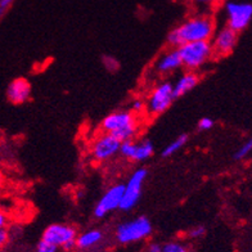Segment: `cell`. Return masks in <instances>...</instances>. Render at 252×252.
<instances>
[{"label":"cell","mask_w":252,"mask_h":252,"mask_svg":"<svg viewBox=\"0 0 252 252\" xmlns=\"http://www.w3.org/2000/svg\"><path fill=\"white\" fill-rule=\"evenodd\" d=\"M210 43L213 48L214 57H226L236 49L238 44V33L228 26H224L214 32Z\"/></svg>","instance_id":"cell-11"},{"label":"cell","mask_w":252,"mask_h":252,"mask_svg":"<svg viewBox=\"0 0 252 252\" xmlns=\"http://www.w3.org/2000/svg\"><path fill=\"white\" fill-rule=\"evenodd\" d=\"M174 100H175V96H174L173 83L162 81L152 89L148 95V99L144 103V110L150 116H159L169 110Z\"/></svg>","instance_id":"cell-6"},{"label":"cell","mask_w":252,"mask_h":252,"mask_svg":"<svg viewBox=\"0 0 252 252\" xmlns=\"http://www.w3.org/2000/svg\"><path fill=\"white\" fill-rule=\"evenodd\" d=\"M104 239V233L100 229H89L76 237V249L80 251H89L100 245Z\"/></svg>","instance_id":"cell-15"},{"label":"cell","mask_w":252,"mask_h":252,"mask_svg":"<svg viewBox=\"0 0 252 252\" xmlns=\"http://www.w3.org/2000/svg\"><path fill=\"white\" fill-rule=\"evenodd\" d=\"M224 14H225L226 26L239 33L245 31L251 24L252 5L247 1L228 0L224 4Z\"/></svg>","instance_id":"cell-7"},{"label":"cell","mask_w":252,"mask_h":252,"mask_svg":"<svg viewBox=\"0 0 252 252\" xmlns=\"http://www.w3.org/2000/svg\"><path fill=\"white\" fill-rule=\"evenodd\" d=\"M206 234V228L203 225H196L187 232V237L189 239H199Z\"/></svg>","instance_id":"cell-20"},{"label":"cell","mask_w":252,"mask_h":252,"mask_svg":"<svg viewBox=\"0 0 252 252\" xmlns=\"http://www.w3.org/2000/svg\"><path fill=\"white\" fill-rule=\"evenodd\" d=\"M76 237L77 230L75 226L63 222H54L44 229L41 239L57 249L71 252L76 249Z\"/></svg>","instance_id":"cell-5"},{"label":"cell","mask_w":252,"mask_h":252,"mask_svg":"<svg viewBox=\"0 0 252 252\" xmlns=\"http://www.w3.org/2000/svg\"><path fill=\"white\" fill-rule=\"evenodd\" d=\"M103 63H104V67L107 70L115 72L116 70H119V61L112 56H104L103 57Z\"/></svg>","instance_id":"cell-21"},{"label":"cell","mask_w":252,"mask_h":252,"mask_svg":"<svg viewBox=\"0 0 252 252\" xmlns=\"http://www.w3.org/2000/svg\"><path fill=\"white\" fill-rule=\"evenodd\" d=\"M120 142L117 138L108 133H100L95 136L90 146V153L96 162H107L120 153Z\"/></svg>","instance_id":"cell-9"},{"label":"cell","mask_w":252,"mask_h":252,"mask_svg":"<svg viewBox=\"0 0 252 252\" xmlns=\"http://www.w3.org/2000/svg\"><path fill=\"white\" fill-rule=\"evenodd\" d=\"M182 68V61H180L179 52L176 48L165 50L161 56L158 57L153 64V70L155 72L165 76L169 73H173L175 71H179Z\"/></svg>","instance_id":"cell-13"},{"label":"cell","mask_w":252,"mask_h":252,"mask_svg":"<svg viewBox=\"0 0 252 252\" xmlns=\"http://www.w3.org/2000/svg\"><path fill=\"white\" fill-rule=\"evenodd\" d=\"M162 252H192L188 246L179 239L169 241L167 243L162 245Z\"/></svg>","instance_id":"cell-18"},{"label":"cell","mask_w":252,"mask_h":252,"mask_svg":"<svg viewBox=\"0 0 252 252\" xmlns=\"http://www.w3.org/2000/svg\"><path fill=\"white\" fill-rule=\"evenodd\" d=\"M144 110V102L140 99H136L133 102V112H140Z\"/></svg>","instance_id":"cell-28"},{"label":"cell","mask_w":252,"mask_h":252,"mask_svg":"<svg viewBox=\"0 0 252 252\" xmlns=\"http://www.w3.org/2000/svg\"><path fill=\"white\" fill-rule=\"evenodd\" d=\"M188 142V135L187 134H182L176 139H174L173 142L167 144V146L163 148L162 151V157H171L173 155H175L178 151H180L183 147L186 146V143Z\"/></svg>","instance_id":"cell-17"},{"label":"cell","mask_w":252,"mask_h":252,"mask_svg":"<svg viewBox=\"0 0 252 252\" xmlns=\"http://www.w3.org/2000/svg\"><path fill=\"white\" fill-rule=\"evenodd\" d=\"M199 83V76L197 72H190V71H187L176 80L175 83L173 84V90H174V96L176 98H180V96L186 95L187 93H189L190 90H193L194 88L198 85Z\"/></svg>","instance_id":"cell-16"},{"label":"cell","mask_w":252,"mask_h":252,"mask_svg":"<svg viewBox=\"0 0 252 252\" xmlns=\"http://www.w3.org/2000/svg\"><path fill=\"white\" fill-rule=\"evenodd\" d=\"M4 183H5V176H4V173L0 170V189L3 188Z\"/></svg>","instance_id":"cell-30"},{"label":"cell","mask_w":252,"mask_h":252,"mask_svg":"<svg viewBox=\"0 0 252 252\" xmlns=\"http://www.w3.org/2000/svg\"><path fill=\"white\" fill-rule=\"evenodd\" d=\"M144 252H162V245L157 242H150L147 245Z\"/></svg>","instance_id":"cell-26"},{"label":"cell","mask_w":252,"mask_h":252,"mask_svg":"<svg viewBox=\"0 0 252 252\" xmlns=\"http://www.w3.org/2000/svg\"><path fill=\"white\" fill-rule=\"evenodd\" d=\"M4 13H5V10L1 9V8H0V20H1V17L4 16Z\"/></svg>","instance_id":"cell-31"},{"label":"cell","mask_w":252,"mask_h":252,"mask_svg":"<svg viewBox=\"0 0 252 252\" xmlns=\"http://www.w3.org/2000/svg\"><path fill=\"white\" fill-rule=\"evenodd\" d=\"M152 233V222L147 216L142 215L120 222L115 229V238L120 245H131L148 239Z\"/></svg>","instance_id":"cell-3"},{"label":"cell","mask_w":252,"mask_h":252,"mask_svg":"<svg viewBox=\"0 0 252 252\" xmlns=\"http://www.w3.org/2000/svg\"><path fill=\"white\" fill-rule=\"evenodd\" d=\"M120 153L129 161L133 162H144L150 159L155 153V146L148 139H143L139 142L135 140H125L121 142Z\"/></svg>","instance_id":"cell-10"},{"label":"cell","mask_w":252,"mask_h":252,"mask_svg":"<svg viewBox=\"0 0 252 252\" xmlns=\"http://www.w3.org/2000/svg\"><path fill=\"white\" fill-rule=\"evenodd\" d=\"M252 152V140L249 139L243 143L242 146L239 147L238 150L234 153V159L236 161H243V159L249 158V156Z\"/></svg>","instance_id":"cell-19"},{"label":"cell","mask_w":252,"mask_h":252,"mask_svg":"<svg viewBox=\"0 0 252 252\" xmlns=\"http://www.w3.org/2000/svg\"><path fill=\"white\" fill-rule=\"evenodd\" d=\"M123 193L124 184H115V186L107 189L95 205V207H94L93 215L95 216L96 219H103L108 214L119 210L121 198H123Z\"/></svg>","instance_id":"cell-12"},{"label":"cell","mask_w":252,"mask_h":252,"mask_svg":"<svg viewBox=\"0 0 252 252\" xmlns=\"http://www.w3.org/2000/svg\"><path fill=\"white\" fill-rule=\"evenodd\" d=\"M57 247H54L53 245L45 242L43 239H40V242L37 243L36 252H57Z\"/></svg>","instance_id":"cell-24"},{"label":"cell","mask_w":252,"mask_h":252,"mask_svg":"<svg viewBox=\"0 0 252 252\" xmlns=\"http://www.w3.org/2000/svg\"><path fill=\"white\" fill-rule=\"evenodd\" d=\"M14 0H0V8L4 10H7V8L9 7L10 4L13 3Z\"/></svg>","instance_id":"cell-29"},{"label":"cell","mask_w":252,"mask_h":252,"mask_svg":"<svg viewBox=\"0 0 252 252\" xmlns=\"http://www.w3.org/2000/svg\"><path fill=\"white\" fill-rule=\"evenodd\" d=\"M100 129L103 133L111 134L120 142L133 140L139 131V121L133 111H115L102 120Z\"/></svg>","instance_id":"cell-2"},{"label":"cell","mask_w":252,"mask_h":252,"mask_svg":"<svg viewBox=\"0 0 252 252\" xmlns=\"http://www.w3.org/2000/svg\"><path fill=\"white\" fill-rule=\"evenodd\" d=\"M189 1L198 8H211L215 7L220 0H189Z\"/></svg>","instance_id":"cell-23"},{"label":"cell","mask_w":252,"mask_h":252,"mask_svg":"<svg viewBox=\"0 0 252 252\" xmlns=\"http://www.w3.org/2000/svg\"><path fill=\"white\" fill-rule=\"evenodd\" d=\"M9 241V233L7 229H0V250H3Z\"/></svg>","instance_id":"cell-25"},{"label":"cell","mask_w":252,"mask_h":252,"mask_svg":"<svg viewBox=\"0 0 252 252\" xmlns=\"http://www.w3.org/2000/svg\"><path fill=\"white\" fill-rule=\"evenodd\" d=\"M214 125H215V123H214V120L210 119V117H202V119L198 121V129L201 130V131H209V130L213 129Z\"/></svg>","instance_id":"cell-22"},{"label":"cell","mask_w":252,"mask_h":252,"mask_svg":"<svg viewBox=\"0 0 252 252\" xmlns=\"http://www.w3.org/2000/svg\"><path fill=\"white\" fill-rule=\"evenodd\" d=\"M8 215L0 209V229H5L8 225Z\"/></svg>","instance_id":"cell-27"},{"label":"cell","mask_w":252,"mask_h":252,"mask_svg":"<svg viewBox=\"0 0 252 252\" xmlns=\"http://www.w3.org/2000/svg\"><path fill=\"white\" fill-rule=\"evenodd\" d=\"M216 31L215 21L209 14H196L187 18L182 25L175 27L167 36V43L171 48L193 41H206L213 37Z\"/></svg>","instance_id":"cell-1"},{"label":"cell","mask_w":252,"mask_h":252,"mask_svg":"<svg viewBox=\"0 0 252 252\" xmlns=\"http://www.w3.org/2000/svg\"><path fill=\"white\" fill-rule=\"evenodd\" d=\"M31 93L32 88L30 81L25 77H18L8 85L7 98L13 104H24L31 98Z\"/></svg>","instance_id":"cell-14"},{"label":"cell","mask_w":252,"mask_h":252,"mask_svg":"<svg viewBox=\"0 0 252 252\" xmlns=\"http://www.w3.org/2000/svg\"><path fill=\"white\" fill-rule=\"evenodd\" d=\"M176 49L179 52L182 67L190 72H197L198 70H201L214 57L210 40L183 44Z\"/></svg>","instance_id":"cell-4"},{"label":"cell","mask_w":252,"mask_h":252,"mask_svg":"<svg viewBox=\"0 0 252 252\" xmlns=\"http://www.w3.org/2000/svg\"><path fill=\"white\" fill-rule=\"evenodd\" d=\"M148 176V170L144 167L136 169L131 175L126 184H124V193L120 209L121 211H131V210L138 205L140 201L143 192V186Z\"/></svg>","instance_id":"cell-8"}]
</instances>
